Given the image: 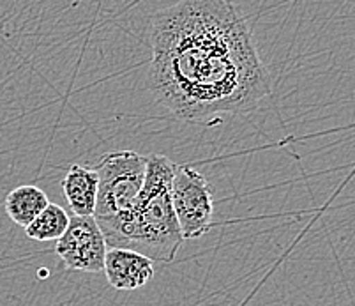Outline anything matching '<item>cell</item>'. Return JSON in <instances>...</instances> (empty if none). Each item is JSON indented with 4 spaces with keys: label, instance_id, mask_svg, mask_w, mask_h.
<instances>
[{
    "label": "cell",
    "instance_id": "obj_5",
    "mask_svg": "<svg viewBox=\"0 0 355 306\" xmlns=\"http://www.w3.org/2000/svg\"><path fill=\"white\" fill-rule=\"evenodd\" d=\"M55 251L64 266L73 271L101 273L105 269V234L94 216H71L69 227L57 241Z\"/></svg>",
    "mask_w": 355,
    "mask_h": 306
},
{
    "label": "cell",
    "instance_id": "obj_8",
    "mask_svg": "<svg viewBox=\"0 0 355 306\" xmlns=\"http://www.w3.org/2000/svg\"><path fill=\"white\" fill-rule=\"evenodd\" d=\"M46 193L37 186H18L6 196L4 207L8 216L18 227L27 228L48 207Z\"/></svg>",
    "mask_w": 355,
    "mask_h": 306
},
{
    "label": "cell",
    "instance_id": "obj_3",
    "mask_svg": "<svg viewBox=\"0 0 355 306\" xmlns=\"http://www.w3.org/2000/svg\"><path fill=\"white\" fill-rule=\"evenodd\" d=\"M96 172L99 186L94 218L101 227L133 209L144 188L147 156L135 151H115L99 161Z\"/></svg>",
    "mask_w": 355,
    "mask_h": 306
},
{
    "label": "cell",
    "instance_id": "obj_1",
    "mask_svg": "<svg viewBox=\"0 0 355 306\" xmlns=\"http://www.w3.org/2000/svg\"><path fill=\"white\" fill-rule=\"evenodd\" d=\"M150 89L180 121L250 112L270 76L246 18L228 0H180L153 16Z\"/></svg>",
    "mask_w": 355,
    "mask_h": 306
},
{
    "label": "cell",
    "instance_id": "obj_7",
    "mask_svg": "<svg viewBox=\"0 0 355 306\" xmlns=\"http://www.w3.org/2000/svg\"><path fill=\"white\" fill-rule=\"evenodd\" d=\"M98 172L96 169L74 163L62 181L64 198L76 216H94L98 202Z\"/></svg>",
    "mask_w": 355,
    "mask_h": 306
},
{
    "label": "cell",
    "instance_id": "obj_6",
    "mask_svg": "<svg viewBox=\"0 0 355 306\" xmlns=\"http://www.w3.org/2000/svg\"><path fill=\"white\" fill-rule=\"evenodd\" d=\"M103 271L117 291H137L154 278V262L135 250L108 248Z\"/></svg>",
    "mask_w": 355,
    "mask_h": 306
},
{
    "label": "cell",
    "instance_id": "obj_2",
    "mask_svg": "<svg viewBox=\"0 0 355 306\" xmlns=\"http://www.w3.org/2000/svg\"><path fill=\"white\" fill-rule=\"evenodd\" d=\"M177 163L164 154H148L145 182L133 209L101 225L108 248H125L153 262L170 264L184 243L172 202Z\"/></svg>",
    "mask_w": 355,
    "mask_h": 306
},
{
    "label": "cell",
    "instance_id": "obj_9",
    "mask_svg": "<svg viewBox=\"0 0 355 306\" xmlns=\"http://www.w3.org/2000/svg\"><path fill=\"white\" fill-rule=\"evenodd\" d=\"M69 218L66 209L59 204H48V207L25 228V234L34 241H59L69 227Z\"/></svg>",
    "mask_w": 355,
    "mask_h": 306
},
{
    "label": "cell",
    "instance_id": "obj_4",
    "mask_svg": "<svg viewBox=\"0 0 355 306\" xmlns=\"http://www.w3.org/2000/svg\"><path fill=\"white\" fill-rule=\"evenodd\" d=\"M172 202L184 239H200L212 227L214 195L209 181L189 163L175 167Z\"/></svg>",
    "mask_w": 355,
    "mask_h": 306
}]
</instances>
